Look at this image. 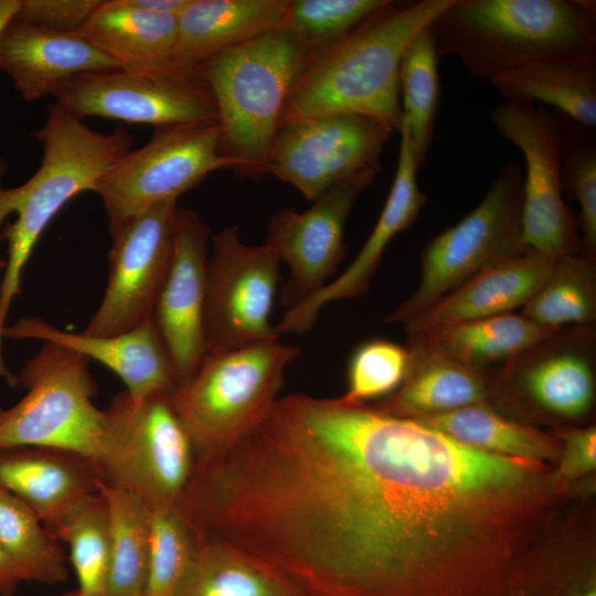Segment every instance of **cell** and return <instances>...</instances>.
Segmentation results:
<instances>
[{"mask_svg": "<svg viewBox=\"0 0 596 596\" xmlns=\"http://www.w3.org/2000/svg\"><path fill=\"white\" fill-rule=\"evenodd\" d=\"M541 501L530 461L294 393L217 459L209 517L304 596H504Z\"/></svg>", "mask_w": 596, "mask_h": 596, "instance_id": "1", "label": "cell"}, {"mask_svg": "<svg viewBox=\"0 0 596 596\" xmlns=\"http://www.w3.org/2000/svg\"><path fill=\"white\" fill-rule=\"evenodd\" d=\"M453 0L391 1L310 61L286 99L280 125L352 114L402 125L400 68L416 35Z\"/></svg>", "mask_w": 596, "mask_h": 596, "instance_id": "2", "label": "cell"}, {"mask_svg": "<svg viewBox=\"0 0 596 596\" xmlns=\"http://www.w3.org/2000/svg\"><path fill=\"white\" fill-rule=\"evenodd\" d=\"M595 1L453 0L427 26L438 60L491 81L529 65L596 57Z\"/></svg>", "mask_w": 596, "mask_h": 596, "instance_id": "3", "label": "cell"}, {"mask_svg": "<svg viewBox=\"0 0 596 596\" xmlns=\"http://www.w3.org/2000/svg\"><path fill=\"white\" fill-rule=\"evenodd\" d=\"M310 61L279 28L196 66L216 106L221 153L233 160L235 173L253 179L268 173L286 99Z\"/></svg>", "mask_w": 596, "mask_h": 596, "instance_id": "4", "label": "cell"}, {"mask_svg": "<svg viewBox=\"0 0 596 596\" xmlns=\"http://www.w3.org/2000/svg\"><path fill=\"white\" fill-rule=\"evenodd\" d=\"M299 354L278 339L204 356L194 375L169 394L195 461L224 453L265 418Z\"/></svg>", "mask_w": 596, "mask_h": 596, "instance_id": "5", "label": "cell"}, {"mask_svg": "<svg viewBox=\"0 0 596 596\" xmlns=\"http://www.w3.org/2000/svg\"><path fill=\"white\" fill-rule=\"evenodd\" d=\"M32 137L43 146L41 166L19 187L17 217L1 231L8 242L7 265L14 272L24 269L38 240L60 210L78 193L95 191L134 142L124 128L109 134L92 130L56 103Z\"/></svg>", "mask_w": 596, "mask_h": 596, "instance_id": "6", "label": "cell"}, {"mask_svg": "<svg viewBox=\"0 0 596 596\" xmlns=\"http://www.w3.org/2000/svg\"><path fill=\"white\" fill-rule=\"evenodd\" d=\"M17 379L28 392L13 406L0 407V449H61L88 457L98 466L110 418L107 408H98L93 401L96 384L88 359L44 342Z\"/></svg>", "mask_w": 596, "mask_h": 596, "instance_id": "7", "label": "cell"}, {"mask_svg": "<svg viewBox=\"0 0 596 596\" xmlns=\"http://www.w3.org/2000/svg\"><path fill=\"white\" fill-rule=\"evenodd\" d=\"M522 196L521 167L508 162L481 202L426 245L416 290L385 321L403 324L481 270L526 252L522 245Z\"/></svg>", "mask_w": 596, "mask_h": 596, "instance_id": "8", "label": "cell"}, {"mask_svg": "<svg viewBox=\"0 0 596 596\" xmlns=\"http://www.w3.org/2000/svg\"><path fill=\"white\" fill-rule=\"evenodd\" d=\"M107 411L110 432L98 462L102 479L131 491L151 509L175 507L195 455L169 394L132 402L125 392Z\"/></svg>", "mask_w": 596, "mask_h": 596, "instance_id": "9", "label": "cell"}, {"mask_svg": "<svg viewBox=\"0 0 596 596\" xmlns=\"http://www.w3.org/2000/svg\"><path fill=\"white\" fill-rule=\"evenodd\" d=\"M234 162L220 150V127L156 129L142 147L128 151L98 182L110 233L147 209L200 184L211 172Z\"/></svg>", "mask_w": 596, "mask_h": 596, "instance_id": "10", "label": "cell"}, {"mask_svg": "<svg viewBox=\"0 0 596 596\" xmlns=\"http://www.w3.org/2000/svg\"><path fill=\"white\" fill-rule=\"evenodd\" d=\"M53 97L82 119L95 116L156 129L217 124L213 96L198 68L91 72L65 82Z\"/></svg>", "mask_w": 596, "mask_h": 596, "instance_id": "11", "label": "cell"}, {"mask_svg": "<svg viewBox=\"0 0 596 596\" xmlns=\"http://www.w3.org/2000/svg\"><path fill=\"white\" fill-rule=\"evenodd\" d=\"M279 283V259L266 244L248 245L231 225L212 238L207 258L205 355L278 340L269 317Z\"/></svg>", "mask_w": 596, "mask_h": 596, "instance_id": "12", "label": "cell"}, {"mask_svg": "<svg viewBox=\"0 0 596 596\" xmlns=\"http://www.w3.org/2000/svg\"><path fill=\"white\" fill-rule=\"evenodd\" d=\"M490 120L524 157L523 248L554 259L579 253L578 220L563 198L553 111L542 105L503 102L491 110Z\"/></svg>", "mask_w": 596, "mask_h": 596, "instance_id": "13", "label": "cell"}, {"mask_svg": "<svg viewBox=\"0 0 596 596\" xmlns=\"http://www.w3.org/2000/svg\"><path fill=\"white\" fill-rule=\"evenodd\" d=\"M393 129L360 115L328 114L281 124L268 173L316 201L359 172L380 168V156Z\"/></svg>", "mask_w": 596, "mask_h": 596, "instance_id": "14", "label": "cell"}, {"mask_svg": "<svg viewBox=\"0 0 596 596\" xmlns=\"http://www.w3.org/2000/svg\"><path fill=\"white\" fill-rule=\"evenodd\" d=\"M177 201L158 203L110 233L109 274L103 300L85 334L113 336L151 318L174 242Z\"/></svg>", "mask_w": 596, "mask_h": 596, "instance_id": "15", "label": "cell"}, {"mask_svg": "<svg viewBox=\"0 0 596 596\" xmlns=\"http://www.w3.org/2000/svg\"><path fill=\"white\" fill-rule=\"evenodd\" d=\"M496 384L505 401L536 415L561 421L587 416L596 392L594 324L560 329L511 358Z\"/></svg>", "mask_w": 596, "mask_h": 596, "instance_id": "16", "label": "cell"}, {"mask_svg": "<svg viewBox=\"0 0 596 596\" xmlns=\"http://www.w3.org/2000/svg\"><path fill=\"white\" fill-rule=\"evenodd\" d=\"M380 170L359 172L328 190L304 212L286 207L269 217L265 244L289 268L279 297L284 308L296 307L328 284L347 256L343 232L348 215Z\"/></svg>", "mask_w": 596, "mask_h": 596, "instance_id": "17", "label": "cell"}, {"mask_svg": "<svg viewBox=\"0 0 596 596\" xmlns=\"http://www.w3.org/2000/svg\"><path fill=\"white\" fill-rule=\"evenodd\" d=\"M211 230L193 211L179 209L171 263L151 319L169 356L175 387L205 356L204 308Z\"/></svg>", "mask_w": 596, "mask_h": 596, "instance_id": "18", "label": "cell"}, {"mask_svg": "<svg viewBox=\"0 0 596 596\" xmlns=\"http://www.w3.org/2000/svg\"><path fill=\"white\" fill-rule=\"evenodd\" d=\"M401 135L395 177L384 207L369 238L349 267L318 292L286 311L275 326L276 332L304 333L316 322L323 306L364 295L380 265L382 255L400 232L411 226L425 205L426 195L417 184L418 166L414 159L408 130L404 124Z\"/></svg>", "mask_w": 596, "mask_h": 596, "instance_id": "19", "label": "cell"}, {"mask_svg": "<svg viewBox=\"0 0 596 596\" xmlns=\"http://www.w3.org/2000/svg\"><path fill=\"white\" fill-rule=\"evenodd\" d=\"M4 338L51 342L96 360L121 379L132 402L170 394L175 389L169 356L151 318L123 333L89 336L58 329L36 317H24L4 328Z\"/></svg>", "mask_w": 596, "mask_h": 596, "instance_id": "20", "label": "cell"}, {"mask_svg": "<svg viewBox=\"0 0 596 596\" xmlns=\"http://www.w3.org/2000/svg\"><path fill=\"white\" fill-rule=\"evenodd\" d=\"M117 68L114 60L81 34L47 30L17 14L0 33V71L26 102L53 96L77 75Z\"/></svg>", "mask_w": 596, "mask_h": 596, "instance_id": "21", "label": "cell"}, {"mask_svg": "<svg viewBox=\"0 0 596 596\" xmlns=\"http://www.w3.org/2000/svg\"><path fill=\"white\" fill-rule=\"evenodd\" d=\"M102 475L88 457L45 447L0 449V488L26 503L53 533L85 497L98 491Z\"/></svg>", "mask_w": 596, "mask_h": 596, "instance_id": "22", "label": "cell"}, {"mask_svg": "<svg viewBox=\"0 0 596 596\" xmlns=\"http://www.w3.org/2000/svg\"><path fill=\"white\" fill-rule=\"evenodd\" d=\"M557 259L524 252L471 277L403 323L407 336L470 319L510 313L524 307L552 273Z\"/></svg>", "mask_w": 596, "mask_h": 596, "instance_id": "23", "label": "cell"}, {"mask_svg": "<svg viewBox=\"0 0 596 596\" xmlns=\"http://www.w3.org/2000/svg\"><path fill=\"white\" fill-rule=\"evenodd\" d=\"M290 0H191L178 17L174 65L205 60L281 26Z\"/></svg>", "mask_w": 596, "mask_h": 596, "instance_id": "24", "label": "cell"}, {"mask_svg": "<svg viewBox=\"0 0 596 596\" xmlns=\"http://www.w3.org/2000/svg\"><path fill=\"white\" fill-rule=\"evenodd\" d=\"M77 33L120 70L150 73L177 67L175 15L142 11L126 0H103Z\"/></svg>", "mask_w": 596, "mask_h": 596, "instance_id": "25", "label": "cell"}, {"mask_svg": "<svg viewBox=\"0 0 596 596\" xmlns=\"http://www.w3.org/2000/svg\"><path fill=\"white\" fill-rule=\"evenodd\" d=\"M556 331L521 313L510 312L441 324L409 334L407 348L438 354L485 372L487 366L507 362Z\"/></svg>", "mask_w": 596, "mask_h": 596, "instance_id": "26", "label": "cell"}, {"mask_svg": "<svg viewBox=\"0 0 596 596\" xmlns=\"http://www.w3.org/2000/svg\"><path fill=\"white\" fill-rule=\"evenodd\" d=\"M411 352V365L403 384L377 404L382 409L417 418L451 412L486 402L489 386L485 372L445 356Z\"/></svg>", "mask_w": 596, "mask_h": 596, "instance_id": "27", "label": "cell"}, {"mask_svg": "<svg viewBox=\"0 0 596 596\" xmlns=\"http://www.w3.org/2000/svg\"><path fill=\"white\" fill-rule=\"evenodd\" d=\"M504 102L549 105L596 127V57L529 65L490 81Z\"/></svg>", "mask_w": 596, "mask_h": 596, "instance_id": "28", "label": "cell"}, {"mask_svg": "<svg viewBox=\"0 0 596 596\" xmlns=\"http://www.w3.org/2000/svg\"><path fill=\"white\" fill-rule=\"evenodd\" d=\"M415 419L464 445L497 456L543 462L561 454L560 441L499 414L486 402Z\"/></svg>", "mask_w": 596, "mask_h": 596, "instance_id": "29", "label": "cell"}, {"mask_svg": "<svg viewBox=\"0 0 596 596\" xmlns=\"http://www.w3.org/2000/svg\"><path fill=\"white\" fill-rule=\"evenodd\" d=\"M177 596H304L280 573L221 542H199Z\"/></svg>", "mask_w": 596, "mask_h": 596, "instance_id": "30", "label": "cell"}, {"mask_svg": "<svg viewBox=\"0 0 596 596\" xmlns=\"http://www.w3.org/2000/svg\"><path fill=\"white\" fill-rule=\"evenodd\" d=\"M109 521V566L105 596H141L150 547L151 508L131 491L98 482Z\"/></svg>", "mask_w": 596, "mask_h": 596, "instance_id": "31", "label": "cell"}, {"mask_svg": "<svg viewBox=\"0 0 596 596\" xmlns=\"http://www.w3.org/2000/svg\"><path fill=\"white\" fill-rule=\"evenodd\" d=\"M521 315L556 330L593 326L596 320V258L581 252L558 258Z\"/></svg>", "mask_w": 596, "mask_h": 596, "instance_id": "32", "label": "cell"}, {"mask_svg": "<svg viewBox=\"0 0 596 596\" xmlns=\"http://www.w3.org/2000/svg\"><path fill=\"white\" fill-rule=\"evenodd\" d=\"M0 546L24 581L58 584L68 573L58 539L21 499L0 488Z\"/></svg>", "mask_w": 596, "mask_h": 596, "instance_id": "33", "label": "cell"}, {"mask_svg": "<svg viewBox=\"0 0 596 596\" xmlns=\"http://www.w3.org/2000/svg\"><path fill=\"white\" fill-rule=\"evenodd\" d=\"M438 61L426 28L406 49L400 68L402 124L408 130L411 149L418 168L425 163L438 114Z\"/></svg>", "mask_w": 596, "mask_h": 596, "instance_id": "34", "label": "cell"}, {"mask_svg": "<svg viewBox=\"0 0 596 596\" xmlns=\"http://www.w3.org/2000/svg\"><path fill=\"white\" fill-rule=\"evenodd\" d=\"M53 534L67 543L79 589L105 596L109 566V521L99 491L81 500L60 522Z\"/></svg>", "mask_w": 596, "mask_h": 596, "instance_id": "35", "label": "cell"}, {"mask_svg": "<svg viewBox=\"0 0 596 596\" xmlns=\"http://www.w3.org/2000/svg\"><path fill=\"white\" fill-rule=\"evenodd\" d=\"M558 128L562 189L578 203L581 253L596 258L595 128L552 110Z\"/></svg>", "mask_w": 596, "mask_h": 596, "instance_id": "36", "label": "cell"}, {"mask_svg": "<svg viewBox=\"0 0 596 596\" xmlns=\"http://www.w3.org/2000/svg\"><path fill=\"white\" fill-rule=\"evenodd\" d=\"M390 0H290L281 24L310 60L338 43Z\"/></svg>", "mask_w": 596, "mask_h": 596, "instance_id": "37", "label": "cell"}, {"mask_svg": "<svg viewBox=\"0 0 596 596\" xmlns=\"http://www.w3.org/2000/svg\"><path fill=\"white\" fill-rule=\"evenodd\" d=\"M196 549V540L175 507L151 509L148 571L141 596H177Z\"/></svg>", "mask_w": 596, "mask_h": 596, "instance_id": "38", "label": "cell"}, {"mask_svg": "<svg viewBox=\"0 0 596 596\" xmlns=\"http://www.w3.org/2000/svg\"><path fill=\"white\" fill-rule=\"evenodd\" d=\"M411 365L407 347L384 339L362 343L352 354L347 391L340 396L354 404L393 394L404 382Z\"/></svg>", "mask_w": 596, "mask_h": 596, "instance_id": "39", "label": "cell"}, {"mask_svg": "<svg viewBox=\"0 0 596 596\" xmlns=\"http://www.w3.org/2000/svg\"><path fill=\"white\" fill-rule=\"evenodd\" d=\"M505 596H596L595 573L587 566H547L523 560L509 579Z\"/></svg>", "mask_w": 596, "mask_h": 596, "instance_id": "40", "label": "cell"}, {"mask_svg": "<svg viewBox=\"0 0 596 596\" xmlns=\"http://www.w3.org/2000/svg\"><path fill=\"white\" fill-rule=\"evenodd\" d=\"M103 0H21L17 17L47 30L77 33Z\"/></svg>", "mask_w": 596, "mask_h": 596, "instance_id": "41", "label": "cell"}, {"mask_svg": "<svg viewBox=\"0 0 596 596\" xmlns=\"http://www.w3.org/2000/svg\"><path fill=\"white\" fill-rule=\"evenodd\" d=\"M564 446L554 473L557 481L573 480L590 473L596 468L595 426L574 428L562 433Z\"/></svg>", "mask_w": 596, "mask_h": 596, "instance_id": "42", "label": "cell"}, {"mask_svg": "<svg viewBox=\"0 0 596 596\" xmlns=\"http://www.w3.org/2000/svg\"><path fill=\"white\" fill-rule=\"evenodd\" d=\"M22 581L21 571L0 546V596H12Z\"/></svg>", "mask_w": 596, "mask_h": 596, "instance_id": "43", "label": "cell"}, {"mask_svg": "<svg viewBox=\"0 0 596 596\" xmlns=\"http://www.w3.org/2000/svg\"><path fill=\"white\" fill-rule=\"evenodd\" d=\"M130 6L142 11L170 14H179L188 7L191 0H126Z\"/></svg>", "mask_w": 596, "mask_h": 596, "instance_id": "44", "label": "cell"}, {"mask_svg": "<svg viewBox=\"0 0 596 596\" xmlns=\"http://www.w3.org/2000/svg\"><path fill=\"white\" fill-rule=\"evenodd\" d=\"M7 172V162L4 158H0V241L2 240L1 227L4 220L14 213L17 200L19 196V187L6 189L2 180ZM4 267V263L0 262V267Z\"/></svg>", "mask_w": 596, "mask_h": 596, "instance_id": "45", "label": "cell"}, {"mask_svg": "<svg viewBox=\"0 0 596 596\" xmlns=\"http://www.w3.org/2000/svg\"><path fill=\"white\" fill-rule=\"evenodd\" d=\"M21 0H0V33L7 23L17 14Z\"/></svg>", "mask_w": 596, "mask_h": 596, "instance_id": "46", "label": "cell"}, {"mask_svg": "<svg viewBox=\"0 0 596 596\" xmlns=\"http://www.w3.org/2000/svg\"><path fill=\"white\" fill-rule=\"evenodd\" d=\"M60 596H89V595L85 594L83 590L77 588V589L66 592V593H64V594H62Z\"/></svg>", "mask_w": 596, "mask_h": 596, "instance_id": "47", "label": "cell"}]
</instances>
